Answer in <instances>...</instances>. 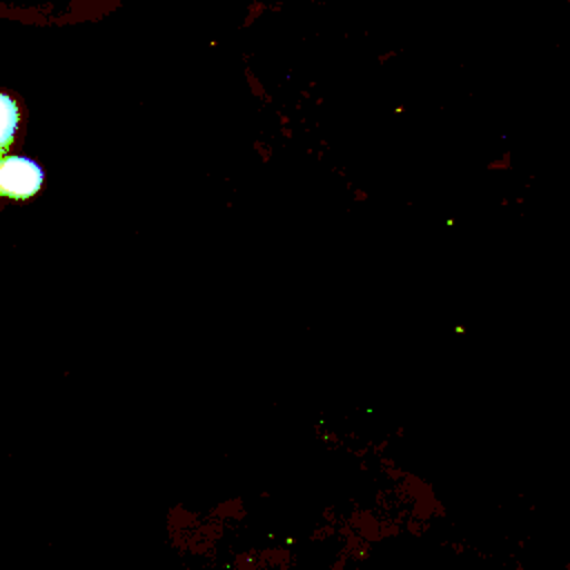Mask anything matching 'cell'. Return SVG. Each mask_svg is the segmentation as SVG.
I'll return each mask as SVG.
<instances>
[{"mask_svg": "<svg viewBox=\"0 0 570 570\" xmlns=\"http://www.w3.org/2000/svg\"><path fill=\"white\" fill-rule=\"evenodd\" d=\"M18 105L13 98H9L7 94H0V156H4V151L9 149L13 134L18 129Z\"/></svg>", "mask_w": 570, "mask_h": 570, "instance_id": "obj_2", "label": "cell"}, {"mask_svg": "<svg viewBox=\"0 0 570 570\" xmlns=\"http://www.w3.org/2000/svg\"><path fill=\"white\" fill-rule=\"evenodd\" d=\"M45 180L42 167L24 156H0V194L9 198L33 196Z\"/></svg>", "mask_w": 570, "mask_h": 570, "instance_id": "obj_1", "label": "cell"}]
</instances>
